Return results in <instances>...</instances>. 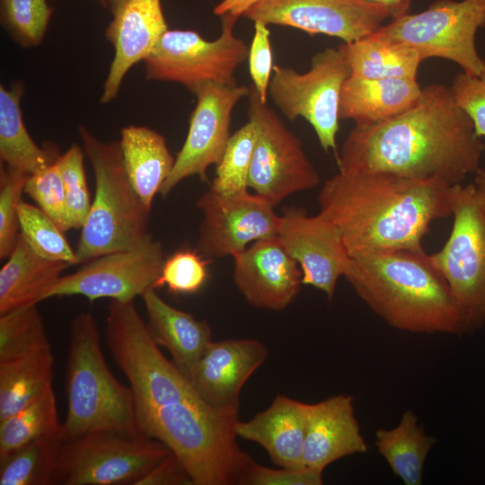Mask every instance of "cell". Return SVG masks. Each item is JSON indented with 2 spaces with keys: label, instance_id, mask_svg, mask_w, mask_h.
I'll use <instances>...</instances> for the list:
<instances>
[{
  "label": "cell",
  "instance_id": "1",
  "mask_svg": "<svg viewBox=\"0 0 485 485\" xmlns=\"http://www.w3.org/2000/svg\"><path fill=\"white\" fill-rule=\"evenodd\" d=\"M484 147L450 87L432 84L404 112L355 124L336 162L340 172H384L453 186L476 173Z\"/></svg>",
  "mask_w": 485,
  "mask_h": 485
},
{
  "label": "cell",
  "instance_id": "2",
  "mask_svg": "<svg viewBox=\"0 0 485 485\" xmlns=\"http://www.w3.org/2000/svg\"><path fill=\"white\" fill-rule=\"evenodd\" d=\"M450 187L384 172L339 171L322 184L319 213L339 228L350 257L421 252L432 222L451 216Z\"/></svg>",
  "mask_w": 485,
  "mask_h": 485
},
{
  "label": "cell",
  "instance_id": "3",
  "mask_svg": "<svg viewBox=\"0 0 485 485\" xmlns=\"http://www.w3.org/2000/svg\"><path fill=\"white\" fill-rule=\"evenodd\" d=\"M344 277L366 305L394 329L464 333L459 306L425 251L363 252L350 257Z\"/></svg>",
  "mask_w": 485,
  "mask_h": 485
},
{
  "label": "cell",
  "instance_id": "4",
  "mask_svg": "<svg viewBox=\"0 0 485 485\" xmlns=\"http://www.w3.org/2000/svg\"><path fill=\"white\" fill-rule=\"evenodd\" d=\"M238 412L220 410L198 395L165 404L137 417L141 435L175 454L193 485L238 483L250 457L236 443Z\"/></svg>",
  "mask_w": 485,
  "mask_h": 485
},
{
  "label": "cell",
  "instance_id": "5",
  "mask_svg": "<svg viewBox=\"0 0 485 485\" xmlns=\"http://www.w3.org/2000/svg\"><path fill=\"white\" fill-rule=\"evenodd\" d=\"M66 390L63 442L95 432L141 435L132 391L110 370L98 323L89 312L78 313L70 323Z\"/></svg>",
  "mask_w": 485,
  "mask_h": 485
},
{
  "label": "cell",
  "instance_id": "6",
  "mask_svg": "<svg viewBox=\"0 0 485 485\" xmlns=\"http://www.w3.org/2000/svg\"><path fill=\"white\" fill-rule=\"evenodd\" d=\"M78 134L94 174L95 193L75 250L79 264L106 253L136 248L152 236L149 212L133 188L119 141L103 142L84 125Z\"/></svg>",
  "mask_w": 485,
  "mask_h": 485
},
{
  "label": "cell",
  "instance_id": "7",
  "mask_svg": "<svg viewBox=\"0 0 485 485\" xmlns=\"http://www.w3.org/2000/svg\"><path fill=\"white\" fill-rule=\"evenodd\" d=\"M105 336L115 363L128 381L137 417L197 396L189 379L159 349L134 300H110Z\"/></svg>",
  "mask_w": 485,
  "mask_h": 485
},
{
  "label": "cell",
  "instance_id": "8",
  "mask_svg": "<svg viewBox=\"0 0 485 485\" xmlns=\"http://www.w3.org/2000/svg\"><path fill=\"white\" fill-rule=\"evenodd\" d=\"M449 194L452 229L429 258L459 306L465 333L485 323V206L473 183L453 185Z\"/></svg>",
  "mask_w": 485,
  "mask_h": 485
},
{
  "label": "cell",
  "instance_id": "9",
  "mask_svg": "<svg viewBox=\"0 0 485 485\" xmlns=\"http://www.w3.org/2000/svg\"><path fill=\"white\" fill-rule=\"evenodd\" d=\"M484 27L485 0H437L422 12L392 19L375 33L414 48L423 61L446 59L476 76L485 69L476 48V34Z\"/></svg>",
  "mask_w": 485,
  "mask_h": 485
},
{
  "label": "cell",
  "instance_id": "10",
  "mask_svg": "<svg viewBox=\"0 0 485 485\" xmlns=\"http://www.w3.org/2000/svg\"><path fill=\"white\" fill-rule=\"evenodd\" d=\"M222 17L221 35L207 40L191 30H168L144 60L146 79L181 84L195 93L205 84L235 86L250 48L234 35L237 17Z\"/></svg>",
  "mask_w": 485,
  "mask_h": 485
},
{
  "label": "cell",
  "instance_id": "11",
  "mask_svg": "<svg viewBox=\"0 0 485 485\" xmlns=\"http://www.w3.org/2000/svg\"><path fill=\"white\" fill-rule=\"evenodd\" d=\"M170 452L145 435L87 434L63 442L52 485H136Z\"/></svg>",
  "mask_w": 485,
  "mask_h": 485
},
{
  "label": "cell",
  "instance_id": "12",
  "mask_svg": "<svg viewBox=\"0 0 485 485\" xmlns=\"http://www.w3.org/2000/svg\"><path fill=\"white\" fill-rule=\"evenodd\" d=\"M350 75L341 51L326 48L313 57L304 73L274 66L268 89V94L287 119H304L313 128L322 148L332 151L336 159L340 93Z\"/></svg>",
  "mask_w": 485,
  "mask_h": 485
},
{
  "label": "cell",
  "instance_id": "13",
  "mask_svg": "<svg viewBox=\"0 0 485 485\" xmlns=\"http://www.w3.org/2000/svg\"><path fill=\"white\" fill-rule=\"evenodd\" d=\"M249 88L248 117L256 128V142L248 187L275 207L294 193L316 187L320 175L301 140L260 99L253 84Z\"/></svg>",
  "mask_w": 485,
  "mask_h": 485
},
{
  "label": "cell",
  "instance_id": "14",
  "mask_svg": "<svg viewBox=\"0 0 485 485\" xmlns=\"http://www.w3.org/2000/svg\"><path fill=\"white\" fill-rule=\"evenodd\" d=\"M165 258L162 243L153 237L129 250L103 254L75 272L62 276L45 295H83L90 302L99 298L131 301L154 288Z\"/></svg>",
  "mask_w": 485,
  "mask_h": 485
},
{
  "label": "cell",
  "instance_id": "15",
  "mask_svg": "<svg viewBox=\"0 0 485 485\" xmlns=\"http://www.w3.org/2000/svg\"><path fill=\"white\" fill-rule=\"evenodd\" d=\"M202 213L196 251L213 260L234 256L252 242L278 235L281 216L249 190L225 195L209 189L197 200Z\"/></svg>",
  "mask_w": 485,
  "mask_h": 485
},
{
  "label": "cell",
  "instance_id": "16",
  "mask_svg": "<svg viewBox=\"0 0 485 485\" xmlns=\"http://www.w3.org/2000/svg\"><path fill=\"white\" fill-rule=\"evenodd\" d=\"M245 85L228 86L208 83L194 93L196 106L190 115L189 130L174 166L160 190L166 197L184 179L198 175L207 181L210 165L220 161L229 138L232 112L238 101L247 97Z\"/></svg>",
  "mask_w": 485,
  "mask_h": 485
},
{
  "label": "cell",
  "instance_id": "17",
  "mask_svg": "<svg viewBox=\"0 0 485 485\" xmlns=\"http://www.w3.org/2000/svg\"><path fill=\"white\" fill-rule=\"evenodd\" d=\"M242 16L346 43L371 35L390 18L384 9L364 0H260Z\"/></svg>",
  "mask_w": 485,
  "mask_h": 485
},
{
  "label": "cell",
  "instance_id": "18",
  "mask_svg": "<svg viewBox=\"0 0 485 485\" xmlns=\"http://www.w3.org/2000/svg\"><path fill=\"white\" fill-rule=\"evenodd\" d=\"M278 236L298 263L303 285L322 291L331 301L350 260L339 228L321 213L309 216L294 207L281 216Z\"/></svg>",
  "mask_w": 485,
  "mask_h": 485
},
{
  "label": "cell",
  "instance_id": "19",
  "mask_svg": "<svg viewBox=\"0 0 485 485\" xmlns=\"http://www.w3.org/2000/svg\"><path fill=\"white\" fill-rule=\"evenodd\" d=\"M233 259L234 284L252 306L280 311L297 296L302 271L278 236L256 241Z\"/></svg>",
  "mask_w": 485,
  "mask_h": 485
},
{
  "label": "cell",
  "instance_id": "20",
  "mask_svg": "<svg viewBox=\"0 0 485 485\" xmlns=\"http://www.w3.org/2000/svg\"><path fill=\"white\" fill-rule=\"evenodd\" d=\"M268 357L264 344L251 339L211 341L203 351L190 383L207 405L238 412L240 392Z\"/></svg>",
  "mask_w": 485,
  "mask_h": 485
},
{
  "label": "cell",
  "instance_id": "21",
  "mask_svg": "<svg viewBox=\"0 0 485 485\" xmlns=\"http://www.w3.org/2000/svg\"><path fill=\"white\" fill-rule=\"evenodd\" d=\"M161 0H128L105 30L114 57L103 84L101 102L117 96L128 70L144 61L168 31Z\"/></svg>",
  "mask_w": 485,
  "mask_h": 485
},
{
  "label": "cell",
  "instance_id": "22",
  "mask_svg": "<svg viewBox=\"0 0 485 485\" xmlns=\"http://www.w3.org/2000/svg\"><path fill=\"white\" fill-rule=\"evenodd\" d=\"M368 449L355 416L353 398L338 394L310 404L303 451L304 466L319 471Z\"/></svg>",
  "mask_w": 485,
  "mask_h": 485
},
{
  "label": "cell",
  "instance_id": "23",
  "mask_svg": "<svg viewBox=\"0 0 485 485\" xmlns=\"http://www.w3.org/2000/svg\"><path fill=\"white\" fill-rule=\"evenodd\" d=\"M310 403L278 395L248 421H237V436L262 446L279 467L301 468Z\"/></svg>",
  "mask_w": 485,
  "mask_h": 485
},
{
  "label": "cell",
  "instance_id": "24",
  "mask_svg": "<svg viewBox=\"0 0 485 485\" xmlns=\"http://www.w3.org/2000/svg\"><path fill=\"white\" fill-rule=\"evenodd\" d=\"M421 93L417 78L371 79L350 75L342 85L340 118L355 124L384 121L416 104Z\"/></svg>",
  "mask_w": 485,
  "mask_h": 485
},
{
  "label": "cell",
  "instance_id": "25",
  "mask_svg": "<svg viewBox=\"0 0 485 485\" xmlns=\"http://www.w3.org/2000/svg\"><path fill=\"white\" fill-rule=\"evenodd\" d=\"M142 297L152 338L171 353L172 361L190 379L195 365L212 341L208 323L167 304L155 288L148 289Z\"/></svg>",
  "mask_w": 485,
  "mask_h": 485
},
{
  "label": "cell",
  "instance_id": "26",
  "mask_svg": "<svg viewBox=\"0 0 485 485\" xmlns=\"http://www.w3.org/2000/svg\"><path fill=\"white\" fill-rule=\"evenodd\" d=\"M68 266L38 254L20 232L13 251L0 269V315L44 301Z\"/></svg>",
  "mask_w": 485,
  "mask_h": 485
},
{
  "label": "cell",
  "instance_id": "27",
  "mask_svg": "<svg viewBox=\"0 0 485 485\" xmlns=\"http://www.w3.org/2000/svg\"><path fill=\"white\" fill-rule=\"evenodd\" d=\"M128 179L148 209L175 163L163 135L143 126H128L119 140Z\"/></svg>",
  "mask_w": 485,
  "mask_h": 485
},
{
  "label": "cell",
  "instance_id": "28",
  "mask_svg": "<svg viewBox=\"0 0 485 485\" xmlns=\"http://www.w3.org/2000/svg\"><path fill=\"white\" fill-rule=\"evenodd\" d=\"M338 48L351 75L365 78H417L423 62L414 48L375 32L355 41L342 42Z\"/></svg>",
  "mask_w": 485,
  "mask_h": 485
},
{
  "label": "cell",
  "instance_id": "29",
  "mask_svg": "<svg viewBox=\"0 0 485 485\" xmlns=\"http://www.w3.org/2000/svg\"><path fill=\"white\" fill-rule=\"evenodd\" d=\"M22 83L7 89L0 86V159L1 163L32 174L58 158L53 148H41L30 136L23 123L20 101Z\"/></svg>",
  "mask_w": 485,
  "mask_h": 485
},
{
  "label": "cell",
  "instance_id": "30",
  "mask_svg": "<svg viewBox=\"0 0 485 485\" xmlns=\"http://www.w3.org/2000/svg\"><path fill=\"white\" fill-rule=\"evenodd\" d=\"M435 443L436 438L424 432L411 410L403 412L393 428L375 431L378 453L405 485L422 484L425 462Z\"/></svg>",
  "mask_w": 485,
  "mask_h": 485
},
{
  "label": "cell",
  "instance_id": "31",
  "mask_svg": "<svg viewBox=\"0 0 485 485\" xmlns=\"http://www.w3.org/2000/svg\"><path fill=\"white\" fill-rule=\"evenodd\" d=\"M53 375L51 350L0 361V420L22 410L52 386Z\"/></svg>",
  "mask_w": 485,
  "mask_h": 485
},
{
  "label": "cell",
  "instance_id": "32",
  "mask_svg": "<svg viewBox=\"0 0 485 485\" xmlns=\"http://www.w3.org/2000/svg\"><path fill=\"white\" fill-rule=\"evenodd\" d=\"M61 425L50 386L24 408L0 420V461L40 437L59 432Z\"/></svg>",
  "mask_w": 485,
  "mask_h": 485
},
{
  "label": "cell",
  "instance_id": "33",
  "mask_svg": "<svg viewBox=\"0 0 485 485\" xmlns=\"http://www.w3.org/2000/svg\"><path fill=\"white\" fill-rule=\"evenodd\" d=\"M62 444L59 431L33 441L0 461V485H52Z\"/></svg>",
  "mask_w": 485,
  "mask_h": 485
},
{
  "label": "cell",
  "instance_id": "34",
  "mask_svg": "<svg viewBox=\"0 0 485 485\" xmlns=\"http://www.w3.org/2000/svg\"><path fill=\"white\" fill-rule=\"evenodd\" d=\"M51 350L37 304L0 315V361Z\"/></svg>",
  "mask_w": 485,
  "mask_h": 485
},
{
  "label": "cell",
  "instance_id": "35",
  "mask_svg": "<svg viewBox=\"0 0 485 485\" xmlns=\"http://www.w3.org/2000/svg\"><path fill=\"white\" fill-rule=\"evenodd\" d=\"M255 142L256 128L253 122L248 120L231 135L225 150L216 164L211 190L225 195L248 191Z\"/></svg>",
  "mask_w": 485,
  "mask_h": 485
},
{
  "label": "cell",
  "instance_id": "36",
  "mask_svg": "<svg viewBox=\"0 0 485 485\" xmlns=\"http://www.w3.org/2000/svg\"><path fill=\"white\" fill-rule=\"evenodd\" d=\"M18 215L21 233L38 254L69 265L79 264L65 232L40 207L21 200Z\"/></svg>",
  "mask_w": 485,
  "mask_h": 485
},
{
  "label": "cell",
  "instance_id": "37",
  "mask_svg": "<svg viewBox=\"0 0 485 485\" xmlns=\"http://www.w3.org/2000/svg\"><path fill=\"white\" fill-rule=\"evenodd\" d=\"M52 13L47 0H0L1 24L23 48L42 42Z\"/></svg>",
  "mask_w": 485,
  "mask_h": 485
},
{
  "label": "cell",
  "instance_id": "38",
  "mask_svg": "<svg viewBox=\"0 0 485 485\" xmlns=\"http://www.w3.org/2000/svg\"><path fill=\"white\" fill-rule=\"evenodd\" d=\"M56 163L64 184L70 229H81L92 206L84 166V150L77 144H73Z\"/></svg>",
  "mask_w": 485,
  "mask_h": 485
},
{
  "label": "cell",
  "instance_id": "39",
  "mask_svg": "<svg viewBox=\"0 0 485 485\" xmlns=\"http://www.w3.org/2000/svg\"><path fill=\"white\" fill-rule=\"evenodd\" d=\"M30 174L1 163L0 169V259L13 251L20 230L18 206Z\"/></svg>",
  "mask_w": 485,
  "mask_h": 485
},
{
  "label": "cell",
  "instance_id": "40",
  "mask_svg": "<svg viewBox=\"0 0 485 485\" xmlns=\"http://www.w3.org/2000/svg\"><path fill=\"white\" fill-rule=\"evenodd\" d=\"M211 261L196 250L181 249L165 259L154 288L166 286L174 294L195 293L207 281Z\"/></svg>",
  "mask_w": 485,
  "mask_h": 485
},
{
  "label": "cell",
  "instance_id": "41",
  "mask_svg": "<svg viewBox=\"0 0 485 485\" xmlns=\"http://www.w3.org/2000/svg\"><path fill=\"white\" fill-rule=\"evenodd\" d=\"M56 161L30 174L24 193L31 197L62 231L66 232L70 230L66 194Z\"/></svg>",
  "mask_w": 485,
  "mask_h": 485
},
{
  "label": "cell",
  "instance_id": "42",
  "mask_svg": "<svg viewBox=\"0 0 485 485\" xmlns=\"http://www.w3.org/2000/svg\"><path fill=\"white\" fill-rule=\"evenodd\" d=\"M322 471L309 467L269 468L248 458L238 484L248 485H322Z\"/></svg>",
  "mask_w": 485,
  "mask_h": 485
},
{
  "label": "cell",
  "instance_id": "43",
  "mask_svg": "<svg viewBox=\"0 0 485 485\" xmlns=\"http://www.w3.org/2000/svg\"><path fill=\"white\" fill-rule=\"evenodd\" d=\"M450 89L457 104L470 117L476 135L485 139V69L476 76L461 71Z\"/></svg>",
  "mask_w": 485,
  "mask_h": 485
},
{
  "label": "cell",
  "instance_id": "44",
  "mask_svg": "<svg viewBox=\"0 0 485 485\" xmlns=\"http://www.w3.org/2000/svg\"><path fill=\"white\" fill-rule=\"evenodd\" d=\"M268 25L254 22V34L249 51V70L260 99L267 102L268 89L273 73V59Z\"/></svg>",
  "mask_w": 485,
  "mask_h": 485
},
{
  "label": "cell",
  "instance_id": "45",
  "mask_svg": "<svg viewBox=\"0 0 485 485\" xmlns=\"http://www.w3.org/2000/svg\"><path fill=\"white\" fill-rule=\"evenodd\" d=\"M191 480L181 463L170 452L136 485H190Z\"/></svg>",
  "mask_w": 485,
  "mask_h": 485
},
{
  "label": "cell",
  "instance_id": "46",
  "mask_svg": "<svg viewBox=\"0 0 485 485\" xmlns=\"http://www.w3.org/2000/svg\"><path fill=\"white\" fill-rule=\"evenodd\" d=\"M258 1L260 0H222L215 6L213 13L220 17L229 13L238 18Z\"/></svg>",
  "mask_w": 485,
  "mask_h": 485
},
{
  "label": "cell",
  "instance_id": "47",
  "mask_svg": "<svg viewBox=\"0 0 485 485\" xmlns=\"http://www.w3.org/2000/svg\"><path fill=\"white\" fill-rule=\"evenodd\" d=\"M384 9L393 19L409 13L412 0H364Z\"/></svg>",
  "mask_w": 485,
  "mask_h": 485
},
{
  "label": "cell",
  "instance_id": "48",
  "mask_svg": "<svg viewBox=\"0 0 485 485\" xmlns=\"http://www.w3.org/2000/svg\"><path fill=\"white\" fill-rule=\"evenodd\" d=\"M474 175L473 184L481 202L485 206V167H480Z\"/></svg>",
  "mask_w": 485,
  "mask_h": 485
},
{
  "label": "cell",
  "instance_id": "49",
  "mask_svg": "<svg viewBox=\"0 0 485 485\" xmlns=\"http://www.w3.org/2000/svg\"><path fill=\"white\" fill-rule=\"evenodd\" d=\"M127 1L128 0H109L108 9L112 16L116 15L122 9Z\"/></svg>",
  "mask_w": 485,
  "mask_h": 485
},
{
  "label": "cell",
  "instance_id": "50",
  "mask_svg": "<svg viewBox=\"0 0 485 485\" xmlns=\"http://www.w3.org/2000/svg\"><path fill=\"white\" fill-rule=\"evenodd\" d=\"M100 4L102 7L108 8L109 0H93Z\"/></svg>",
  "mask_w": 485,
  "mask_h": 485
}]
</instances>
